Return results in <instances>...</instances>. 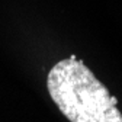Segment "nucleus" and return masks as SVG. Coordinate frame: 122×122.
I'll return each mask as SVG.
<instances>
[{
	"label": "nucleus",
	"instance_id": "f257e3e1",
	"mask_svg": "<svg viewBox=\"0 0 122 122\" xmlns=\"http://www.w3.org/2000/svg\"><path fill=\"white\" fill-rule=\"evenodd\" d=\"M47 89L70 122H122L116 97L76 55L58 61L50 70Z\"/></svg>",
	"mask_w": 122,
	"mask_h": 122
}]
</instances>
